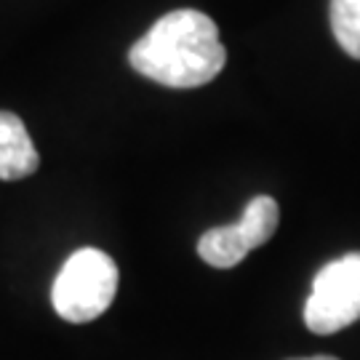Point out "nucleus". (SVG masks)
I'll return each instance as SVG.
<instances>
[{
    "label": "nucleus",
    "instance_id": "obj_3",
    "mask_svg": "<svg viewBox=\"0 0 360 360\" xmlns=\"http://www.w3.org/2000/svg\"><path fill=\"white\" fill-rule=\"evenodd\" d=\"M360 321V254H345L323 267L304 302V323L312 334H336Z\"/></svg>",
    "mask_w": 360,
    "mask_h": 360
},
{
    "label": "nucleus",
    "instance_id": "obj_5",
    "mask_svg": "<svg viewBox=\"0 0 360 360\" xmlns=\"http://www.w3.org/2000/svg\"><path fill=\"white\" fill-rule=\"evenodd\" d=\"M38 166L40 155L27 134L25 120L8 110H0V179H27Z\"/></svg>",
    "mask_w": 360,
    "mask_h": 360
},
{
    "label": "nucleus",
    "instance_id": "obj_4",
    "mask_svg": "<svg viewBox=\"0 0 360 360\" xmlns=\"http://www.w3.org/2000/svg\"><path fill=\"white\" fill-rule=\"evenodd\" d=\"M278 221H281L278 200L270 195H257L245 206L240 221L203 232L198 240V254L211 267L230 270L248 257V251H254L270 240L278 230Z\"/></svg>",
    "mask_w": 360,
    "mask_h": 360
},
{
    "label": "nucleus",
    "instance_id": "obj_6",
    "mask_svg": "<svg viewBox=\"0 0 360 360\" xmlns=\"http://www.w3.org/2000/svg\"><path fill=\"white\" fill-rule=\"evenodd\" d=\"M331 30L339 46L360 59V0H331Z\"/></svg>",
    "mask_w": 360,
    "mask_h": 360
},
{
    "label": "nucleus",
    "instance_id": "obj_7",
    "mask_svg": "<svg viewBox=\"0 0 360 360\" xmlns=\"http://www.w3.org/2000/svg\"><path fill=\"white\" fill-rule=\"evenodd\" d=\"M291 360H339V358H331V355H312V358H291Z\"/></svg>",
    "mask_w": 360,
    "mask_h": 360
},
{
    "label": "nucleus",
    "instance_id": "obj_2",
    "mask_svg": "<svg viewBox=\"0 0 360 360\" xmlns=\"http://www.w3.org/2000/svg\"><path fill=\"white\" fill-rule=\"evenodd\" d=\"M117 294V264L99 248H80L62 264L51 288L56 315L67 323H91Z\"/></svg>",
    "mask_w": 360,
    "mask_h": 360
},
{
    "label": "nucleus",
    "instance_id": "obj_1",
    "mask_svg": "<svg viewBox=\"0 0 360 360\" xmlns=\"http://www.w3.org/2000/svg\"><path fill=\"white\" fill-rule=\"evenodd\" d=\"M227 51L214 19L195 8L160 16L131 46L129 65L168 89L206 86L224 70Z\"/></svg>",
    "mask_w": 360,
    "mask_h": 360
}]
</instances>
